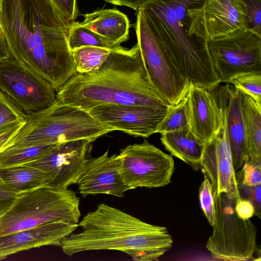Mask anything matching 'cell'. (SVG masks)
I'll return each instance as SVG.
<instances>
[{"mask_svg": "<svg viewBox=\"0 0 261 261\" xmlns=\"http://www.w3.org/2000/svg\"><path fill=\"white\" fill-rule=\"evenodd\" d=\"M70 23L52 0H3L0 26L11 56L57 91L76 73Z\"/></svg>", "mask_w": 261, "mask_h": 261, "instance_id": "cell-1", "label": "cell"}, {"mask_svg": "<svg viewBox=\"0 0 261 261\" xmlns=\"http://www.w3.org/2000/svg\"><path fill=\"white\" fill-rule=\"evenodd\" d=\"M60 103L87 110L98 105L165 108L170 105L152 84L138 43L111 50L100 67L73 75L56 91Z\"/></svg>", "mask_w": 261, "mask_h": 261, "instance_id": "cell-2", "label": "cell"}, {"mask_svg": "<svg viewBox=\"0 0 261 261\" xmlns=\"http://www.w3.org/2000/svg\"><path fill=\"white\" fill-rule=\"evenodd\" d=\"M204 0H148L140 8L158 43L190 83L213 91L221 83L207 41L189 34L188 10Z\"/></svg>", "mask_w": 261, "mask_h": 261, "instance_id": "cell-3", "label": "cell"}, {"mask_svg": "<svg viewBox=\"0 0 261 261\" xmlns=\"http://www.w3.org/2000/svg\"><path fill=\"white\" fill-rule=\"evenodd\" d=\"M80 232L64 239L60 247L68 256L87 251L149 250L164 255L173 245L167 228L152 225L105 203L79 223Z\"/></svg>", "mask_w": 261, "mask_h": 261, "instance_id": "cell-4", "label": "cell"}, {"mask_svg": "<svg viewBox=\"0 0 261 261\" xmlns=\"http://www.w3.org/2000/svg\"><path fill=\"white\" fill-rule=\"evenodd\" d=\"M111 132L86 111L57 101L45 110L29 116L7 148L59 144L80 139L93 142Z\"/></svg>", "mask_w": 261, "mask_h": 261, "instance_id": "cell-5", "label": "cell"}, {"mask_svg": "<svg viewBox=\"0 0 261 261\" xmlns=\"http://www.w3.org/2000/svg\"><path fill=\"white\" fill-rule=\"evenodd\" d=\"M81 216L75 192L41 187L18 194L0 217V236L54 221L78 224Z\"/></svg>", "mask_w": 261, "mask_h": 261, "instance_id": "cell-6", "label": "cell"}, {"mask_svg": "<svg viewBox=\"0 0 261 261\" xmlns=\"http://www.w3.org/2000/svg\"><path fill=\"white\" fill-rule=\"evenodd\" d=\"M215 221L206 248L216 259L242 261L252 259L257 250V229L250 219L239 218L237 201L226 194H216L214 188Z\"/></svg>", "mask_w": 261, "mask_h": 261, "instance_id": "cell-7", "label": "cell"}, {"mask_svg": "<svg viewBox=\"0 0 261 261\" xmlns=\"http://www.w3.org/2000/svg\"><path fill=\"white\" fill-rule=\"evenodd\" d=\"M134 27L142 58L154 86L168 102L175 105L185 98L190 83L179 72L165 54L146 21L141 9L137 11Z\"/></svg>", "mask_w": 261, "mask_h": 261, "instance_id": "cell-8", "label": "cell"}, {"mask_svg": "<svg viewBox=\"0 0 261 261\" xmlns=\"http://www.w3.org/2000/svg\"><path fill=\"white\" fill-rule=\"evenodd\" d=\"M208 50L220 83L239 75L261 72V36L238 30L207 41Z\"/></svg>", "mask_w": 261, "mask_h": 261, "instance_id": "cell-9", "label": "cell"}, {"mask_svg": "<svg viewBox=\"0 0 261 261\" xmlns=\"http://www.w3.org/2000/svg\"><path fill=\"white\" fill-rule=\"evenodd\" d=\"M118 156L121 173L129 190L161 188L171 181L175 169L172 156L146 140L127 146Z\"/></svg>", "mask_w": 261, "mask_h": 261, "instance_id": "cell-10", "label": "cell"}, {"mask_svg": "<svg viewBox=\"0 0 261 261\" xmlns=\"http://www.w3.org/2000/svg\"><path fill=\"white\" fill-rule=\"evenodd\" d=\"M0 90L28 116L57 102L56 91L51 84L12 56L0 62Z\"/></svg>", "mask_w": 261, "mask_h": 261, "instance_id": "cell-11", "label": "cell"}, {"mask_svg": "<svg viewBox=\"0 0 261 261\" xmlns=\"http://www.w3.org/2000/svg\"><path fill=\"white\" fill-rule=\"evenodd\" d=\"M244 0H204L188 10L189 34L206 41L238 30H248Z\"/></svg>", "mask_w": 261, "mask_h": 261, "instance_id": "cell-12", "label": "cell"}, {"mask_svg": "<svg viewBox=\"0 0 261 261\" xmlns=\"http://www.w3.org/2000/svg\"><path fill=\"white\" fill-rule=\"evenodd\" d=\"M153 108L139 106L98 105L85 110L102 125L111 130L148 138L158 127L171 107Z\"/></svg>", "mask_w": 261, "mask_h": 261, "instance_id": "cell-13", "label": "cell"}, {"mask_svg": "<svg viewBox=\"0 0 261 261\" xmlns=\"http://www.w3.org/2000/svg\"><path fill=\"white\" fill-rule=\"evenodd\" d=\"M220 105L222 109V122L214 136L205 143L200 164L216 194L225 193L237 203L241 198L227 138L225 111Z\"/></svg>", "mask_w": 261, "mask_h": 261, "instance_id": "cell-14", "label": "cell"}, {"mask_svg": "<svg viewBox=\"0 0 261 261\" xmlns=\"http://www.w3.org/2000/svg\"><path fill=\"white\" fill-rule=\"evenodd\" d=\"M92 142L89 140L80 139L59 144L45 155L23 165L37 168L45 173L48 179L47 187L66 189L76 184Z\"/></svg>", "mask_w": 261, "mask_h": 261, "instance_id": "cell-15", "label": "cell"}, {"mask_svg": "<svg viewBox=\"0 0 261 261\" xmlns=\"http://www.w3.org/2000/svg\"><path fill=\"white\" fill-rule=\"evenodd\" d=\"M76 184L84 197L105 194L123 197L129 190L121 173L118 154L110 156L108 150L99 156L86 159Z\"/></svg>", "mask_w": 261, "mask_h": 261, "instance_id": "cell-16", "label": "cell"}, {"mask_svg": "<svg viewBox=\"0 0 261 261\" xmlns=\"http://www.w3.org/2000/svg\"><path fill=\"white\" fill-rule=\"evenodd\" d=\"M78 226V224L54 221L0 236V259L36 247L60 246L62 240Z\"/></svg>", "mask_w": 261, "mask_h": 261, "instance_id": "cell-17", "label": "cell"}, {"mask_svg": "<svg viewBox=\"0 0 261 261\" xmlns=\"http://www.w3.org/2000/svg\"><path fill=\"white\" fill-rule=\"evenodd\" d=\"M217 92L216 96L225 111L227 138L236 171L249 160L242 94L229 83Z\"/></svg>", "mask_w": 261, "mask_h": 261, "instance_id": "cell-18", "label": "cell"}, {"mask_svg": "<svg viewBox=\"0 0 261 261\" xmlns=\"http://www.w3.org/2000/svg\"><path fill=\"white\" fill-rule=\"evenodd\" d=\"M187 96L189 106L190 129L205 144L214 136L222 123V109L213 90L190 83Z\"/></svg>", "mask_w": 261, "mask_h": 261, "instance_id": "cell-19", "label": "cell"}, {"mask_svg": "<svg viewBox=\"0 0 261 261\" xmlns=\"http://www.w3.org/2000/svg\"><path fill=\"white\" fill-rule=\"evenodd\" d=\"M83 16L84 19L80 24L111 45L118 47L129 39V20L117 9H98Z\"/></svg>", "mask_w": 261, "mask_h": 261, "instance_id": "cell-20", "label": "cell"}, {"mask_svg": "<svg viewBox=\"0 0 261 261\" xmlns=\"http://www.w3.org/2000/svg\"><path fill=\"white\" fill-rule=\"evenodd\" d=\"M161 135L162 144L172 156L181 160L195 170L202 168L200 161L204 143L190 128Z\"/></svg>", "mask_w": 261, "mask_h": 261, "instance_id": "cell-21", "label": "cell"}, {"mask_svg": "<svg viewBox=\"0 0 261 261\" xmlns=\"http://www.w3.org/2000/svg\"><path fill=\"white\" fill-rule=\"evenodd\" d=\"M242 94L249 160L261 163V104Z\"/></svg>", "mask_w": 261, "mask_h": 261, "instance_id": "cell-22", "label": "cell"}, {"mask_svg": "<svg viewBox=\"0 0 261 261\" xmlns=\"http://www.w3.org/2000/svg\"><path fill=\"white\" fill-rule=\"evenodd\" d=\"M0 177L6 184L19 193L47 186L48 184L45 173L25 165L1 168Z\"/></svg>", "mask_w": 261, "mask_h": 261, "instance_id": "cell-23", "label": "cell"}, {"mask_svg": "<svg viewBox=\"0 0 261 261\" xmlns=\"http://www.w3.org/2000/svg\"><path fill=\"white\" fill-rule=\"evenodd\" d=\"M57 145L7 148L0 151V168L23 165L36 160L48 153Z\"/></svg>", "mask_w": 261, "mask_h": 261, "instance_id": "cell-24", "label": "cell"}, {"mask_svg": "<svg viewBox=\"0 0 261 261\" xmlns=\"http://www.w3.org/2000/svg\"><path fill=\"white\" fill-rule=\"evenodd\" d=\"M111 50L99 47L84 46L71 50L76 71L84 73L98 69Z\"/></svg>", "mask_w": 261, "mask_h": 261, "instance_id": "cell-25", "label": "cell"}, {"mask_svg": "<svg viewBox=\"0 0 261 261\" xmlns=\"http://www.w3.org/2000/svg\"><path fill=\"white\" fill-rule=\"evenodd\" d=\"M68 42L71 50L84 46L102 47L111 50L120 46L111 45L94 32L82 25L79 22L75 21L70 23Z\"/></svg>", "mask_w": 261, "mask_h": 261, "instance_id": "cell-26", "label": "cell"}, {"mask_svg": "<svg viewBox=\"0 0 261 261\" xmlns=\"http://www.w3.org/2000/svg\"><path fill=\"white\" fill-rule=\"evenodd\" d=\"M190 113L187 96L172 106L160 124L157 133L161 135L190 128Z\"/></svg>", "mask_w": 261, "mask_h": 261, "instance_id": "cell-27", "label": "cell"}, {"mask_svg": "<svg viewBox=\"0 0 261 261\" xmlns=\"http://www.w3.org/2000/svg\"><path fill=\"white\" fill-rule=\"evenodd\" d=\"M28 117L9 96L0 90V134L24 122Z\"/></svg>", "mask_w": 261, "mask_h": 261, "instance_id": "cell-28", "label": "cell"}, {"mask_svg": "<svg viewBox=\"0 0 261 261\" xmlns=\"http://www.w3.org/2000/svg\"><path fill=\"white\" fill-rule=\"evenodd\" d=\"M228 83L261 104V72L243 73L234 77Z\"/></svg>", "mask_w": 261, "mask_h": 261, "instance_id": "cell-29", "label": "cell"}, {"mask_svg": "<svg viewBox=\"0 0 261 261\" xmlns=\"http://www.w3.org/2000/svg\"><path fill=\"white\" fill-rule=\"evenodd\" d=\"M199 199L200 207L209 224L212 226L216 218L214 188L205 173L204 180L199 189Z\"/></svg>", "mask_w": 261, "mask_h": 261, "instance_id": "cell-30", "label": "cell"}, {"mask_svg": "<svg viewBox=\"0 0 261 261\" xmlns=\"http://www.w3.org/2000/svg\"><path fill=\"white\" fill-rule=\"evenodd\" d=\"M241 168L240 175L236 174L238 182L252 187L261 184V163H255L248 160Z\"/></svg>", "mask_w": 261, "mask_h": 261, "instance_id": "cell-31", "label": "cell"}, {"mask_svg": "<svg viewBox=\"0 0 261 261\" xmlns=\"http://www.w3.org/2000/svg\"><path fill=\"white\" fill-rule=\"evenodd\" d=\"M248 30L261 36V0H244Z\"/></svg>", "mask_w": 261, "mask_h": 261, "instance_id": "cell-32", "label": "cell"}, {"mask_svg": "<svg viewBox=\"0 0 261 261\" xmlns=\"http://www.w3.org/2000/svg\"><path fill=\"white\" fill-rule=\"evenodd\" d=\"M240 197L250 201L254 205L255 215L259 219L261 212V184L256 186H247L238 182Z\"/></svg>", "mask_w": 261, "mask_h": 261, "instance_id": "cell-33", "label": "cell"}, {"mask_svg": "<svg viewBox=\"0 0 261 261\" xmlns=\"http://www.w3.org/2000/svg\"><path fill=\"white\" fill-rule=\"evenodd\" d=\"M19 193L0 177V217L10 208Z\"/></svg>", "mask_w": 261, "mask_h": 261, "instance_id": "cell-34", "label": "cell"}, {"mask_svg": "<svg viewBox=\"0 0 261 261\" xmlns=\"http://www.w3.org/2000/svg\"><path fill=\"white\" fill-rule=\"evenodd\" d=\"M65 18L69 22L74 21L81 14L77 0H52Z\"/></svg>", "mask_w": 261, "mask_h": 261, "instance_id": "cell-35", "label": "cell"}, {"mask_svg": "<svg viewBox=\"0 0 261 261\" xmlns=\"http://www.w3.org/2000/svg\"><path fill=\"white\" fill-rule=\"evenodd\" d=\"M234 210L237 216L242 219H250L255 215L253 204L249 200L242 199L236 203Z\"/></svg>", "mask_w": 261, "mask_h": 261, "instance_id": "cell-36", "label": "cell"}, {"mask_svg": "<svg viewBox=\"0 0 261 261\" xmlns=\"http://www.w3.org/2000/svg\"><path fill=\"white\" fill-rule=\"evenodd\" d=\"M25 122L18 124L0 134V151L8 147L12 140L24 126Z\"/></svg>", "mask_w": 261, "mask_h": 261, "instance_id": "cell-37", "label": "cell"}, {"mask_svg": "<svg viewBox=\"0 0 261 261\" xmlns=\"http://www.w3.org/2000/svg\"><path fill=\"white\" fill-rule=\"evenodd\" d=\"M104 1L119 6H126L134 10L138 11L140 7L148 0H103Z\"/></svg>", "mask_w": 261, "mask_h": 261, "instance_id": "cell-38", "label": "cell"}, {"mask_svg": "<svg viewBox=\"0 0 261 261\" xmlns=\"http://www.w3.org/2000/svg\"><path fill=\"white\" fill-rule=\"evenodd\" d=\"M11 56L8 43L0 26V62Z\"/></svg>", "mask_w": 261, "mask_h": 261, "instance_id": "cell-39", "label": "cell"}, {"mask_svg": "<svg viewBox=\"0 0 261 261\" xmlns=\"http://www.w3.org/2000/svg\"><path fill=\"white\" fill-rule=\"evenodd\" d=\"M2 1L3 0H0V9H1V6H2Z\"/></svg>", "mask_w": 261, "mask_h": 261, "instance_id": "cell-40", "label": "cell"}]
</instances>
